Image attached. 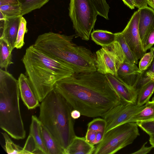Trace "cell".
Here are the masks:
<instances>
[{
	"mask_svg": "<svg viewBox=\"0 0 154 154\" xmlns=\"http://www.w3.org/2000/svg\"><path fill=\"white\" fill-rule=\"evenodd\" d=\"M71 115L72 118L75 120L79 118L81 115L79 111L73 109L71 112Z\"/></svg>",
	"mask_w": 154,
	"mask_h": 154,
	"instance_id": "cell-40",
	"label": "cell"
},
{
	"mask_svg": "<svg viewBox=\"0 0 154 154\" xmlns=\"http://www.w3.org/2000/svg\"><path fill=\"white\" fill-rule=\"evenodd\" d=\"M147 143V142L145 143L142 146L141 148L137 151L131 153L132 154H146L149 153L153 148V147L151 146L150 147H146L145 145Z\"/></svg>",
	"mask_w": 154,
	"mask_h": 154,
	"instance_id": "cell-35",
	"label": "cell"
},
{
	"mask_svg": "<svg viewBox=\"0 0 154 154\" xmlns=\"http://www.w3.org/2000/svg\"><path fill=\"white\" fill-rule=\"evenodd\" d=\"M99 15L108 20V13L110 7L106 0H90Z\"/></svg>",
	"mask_w": 154,
	"mask_h": 154,
	"instance_id": "cell-28",
	"label": "cell"
},
{
	"mask_svg": "<svg viewBox=\"0 0 154 154\" xmlns=\"http://www.w3.org/2000/svg\"><path fill=\"white\" fill-rule=\"evenodd\" d=\"M75 35L46 32L38 35L32 45L49 57L66 64L75 73L97 71L95 57L89 49L73 42Z\"/></svg>",
	"mask_w": 154,
	"mask_h": 154,
	"instance_id": "cell-3",
	"label": "cell"
},
{
	"mask_svg": "<svg viewBox=\"0 0 154 154\" xmlns=\"http://www.w3.org/2000/svg\"><path fill=\"white\" fill-rule=\"evenodd\" d=\"M152 101L154 102V97L152 98Z\"/></svg>",
	"mask_w": 154,
	"mask_h": 154,
	"instance_id": "cell-44",
	"label": "cell"
},
{
	"mask_svg": "<svg viewBox=\"0 0 154 154\" xmlns=\"http://www.w3.org/2000/svg\"><path fill=\"white\" fill-rule=\"evenodd\" d=\"M97 134V132L94 131L87 129L85 137L86 140L90 144L94 145Z\"/></svg>",
	"mask_w": 154,
	"mask_h": 154,
	"instance_id": "cell-34",
	"label": "cell"
},
{
	"mask_svg": "<svg viewBox=\"0 0 154 154\" xmlns=\"http://www.w3.org/2000/svg\"><path fill=\"white\" fill-rule=\"evenodd\" d=\"M109 84L121 100L123 101L136 103L138 93L114 75H105Z\"/></svg>",
	"mask_w": 154,
	"mask_h": 154,
	"instance_id": "cell-11",
	"label": "cell"
},
{
	"mask_svg": "<svg viewBox=\"0 0 154 154\" xmlns=\"http://www.w3.org/2000/svg\"><path fill=\"white\" fill-rule=\"evenodd\" d=\"M154 55L152 51L145 53L140 59L138 68L140 71L143 72L146 71L151 65L154 59Z\"/></svg>",
	"mask_w": 154,
	"mask_h": 154,
	"instance_id": "cell-31",
	"label": "cell"
},
{
	"mask_svg": "<svg viewBox=\"0 0 154 154\" xmlns=\"http://www.w3.org/2000/svg\"><path fill=\"white\" fill-rule=\"evenodd\" d=\"M116 39L119 43L127 59L131 63L137 64L138 60L132 52L121 32L116 33Z\"/></svg>",
	"mask_w": 154,
	"mask_h": 154,
	"instance_id": "cell-24",
	"label": "cell"
},
{
	"mask_svg": "<svg viewBox=\"0 0 154 154\" xmlns=\"http://www.w3.org/2000/svg\"><path fill=\"white\" fill-rule=\"evenodd\" d=\"M95 147L88 143L85 137L76 136L66 150V154H93Z\"/></svg>",
	"mask_w": 154,
	"mask_h": 154,
	"instance_id": "cell-16",
	"label": "cell"
},
{
	"mask_svg": "<svg viewBox=\"0 0 154 154\" xmlns=\"http://www.w3.org/2000/svg\"><path fill=\"white\" fill-rule=\"evenodd\" d=\"M154 44V29L149 33L148 35L146 42L143 45V48L145 52L152 48Z\"/></svg>",
	"mask_w": 154,
	"mask_h": 154,
	"instance_id": "cell-33",
	"label": "cell"
},
{
	"mask_svg": "<svg viewBox=\"0 0 154 154\" xmlns=\"http://www.w3.org/2000/svg\"><path fill=\"white\" fill-rule=\"evenodd\" d=\"M146 106L140 112L135 114L129 122H137L154 120V102L148 101Z\"/></svg>",
	"mask_w": 154,
	"mask_h": 154,
	"instance_id": "cell-21",
	"label": "cell"
},
{
	"mask_svg": "<svg viewBox=\"0 0 154 154\" xmlns=\"http://www.w3.org/2000/svg\"><path fill=\"white\" fill-rule=\"evenodd\" d=\"M149 141L151 145L154 148V133H152L149 134Z\"/></svg>",
	"mask_w": 154,
	"mask_h": 154,
	"instance_id": "cell-42",
	"label": "cell"
},
{
	"mask_svg": "<svg viewBox=\"0 0 154 154\" xmlns=\"http://www.w3.org/2000/svg\"><path fill=\"white\" fill-rule=\"evenodd\" d=\"M91 36L92 40L102 47L110 45L116 40V33L105 30H94L91 33Z\"/></svg>",
	"mask_w": 154,
	"mask_h": 154,
	"instance_id": "cell-19",
	"label": "cell"
},
{
	"mask_svg": "<svg viewBox=\"0 0 154 154\" xmlns=\"http://www.w3.org/2000/svg\"><path fill=\"white\" fill-rule=\"evenodd\" d=\"M143 72L136 64L127 60L120 66L116 77L128 86L134 88Z\"/></svg>",
	"mask_w": 154,
	"mask_h": 154,
	"instance_id": "cell-12",
	"label": "cell"
},
{
	"mask_svg": "<svg viewBox=\"0 0 154 154\" xmlns=\"http://www.w3.org/2000/svg\"><path fill=\"white\" fill-rule=\"evenodd\" d=\"M0 11L3 15L5 19L6 18L22 16V9L20 5H1L0 6Z\"/></svg>",
	"mask_w": 154,
	"mask_h": 154,
	"instance_id": "cell-26",
	"label": "cell"
},
{
	"mask_svg": "<svg viewBox=\"0 0 154 154\" xmlns=\"http://www.w3.org/2000/svg\"><path fill=\"white\" fill-rule=\"evenodd\" d=\"M22 61L33 91L41 102L58 81L75 73L65 63L51 57L32 45Z\"/></svg>",
	"mask_w": 154,
	"mask_h": 154,
	"instance_id": "cell-2",
	"label": "cell"
},
{
	"mask_svg": "<svg viewBox=\"0 0 154 154\" xmlns=\"http://www.w3.org/2000/svg\"><path fill=\"white\" fill-rule=\"evenodd\" d=\"M54 89L81 115L102 117L122 101L105 75L97 71L75 73L58 81Z\"/></svg>",
	"mask_w": 154,
	"mask_h": 154,
	"instance_id": "cell-1",
	"label": "cell"
},
{
	"mask_svg": "<svg viewBox=\"0 0 154 154\" xmlns=\"http://www.w3.org/2000/svg\"><path fill=\"white\" fill-rule=\"evenodd\" d=\"M22 16L6 18L3 21L0 38L5 40L13 49L14 48V44Z\"/></svg>",
	"mask_w": 154,
	"mask_h": 154,
	"instance_id": "cell-15",
	"label": "cell"
},
{
	"mask_svg": "<svg viewBox=\"0 0 154 154\" xmlns=\"http://www.w3.org/2000/svg\"><path fill=\"white\" fill-rule=\"evenodd\" d=\"M41 130L44 141L48 154H66L65 150L42 123Z\"/></svg>",
	"mask_w": 154,
	"mask_h": 154,
	"instance_id": "cell-17",
	"label": "cell"
},
{
	"mask_svg": "<svg viewBox=\"0 0 154 154\" xmlns=\"http://www.w3.org/2000/svg\"><path fill=\"white\" fill-rule=\"evenodd\" d=\"M12 49L4 39L0 38V67L7 71L12 61Z\"/></svg>",
	"mask_w": 154,
	"mask_h": 154,
	"instance_id": "cell-20",
	"label": "cell"
},
{
	"mask_svg": "<svg viewBox=\"0 0 154 154\" xmlns=\"http://www.w3.org/2000/svg\"><path fill=\"white\" fill-rule=\"evenodd\" d=\"M147 4L154 10V0H147Z\"/></svg>",
	"mask_w": 154,
	"mask_h": 154,
	"instance_id": "cell-43",
	"label": "cell"
},
{
	"mask_svg": "<svg viewBox=\"0 0 154 154\" xmlns=\"http://www.w3.org/2000/svg\"><path fill=\"white\" fill-rule=\"evenodd\" d=\"M138 127L136 122H129L108 131L93 154H113L131 144L140 135Z\"/></svg>",
	"mask_w": 154,
	"mask_h": 154,
	"instance_id": "cell-6",
	"label": "cell"
},
{
	"mask_svg": "<svg viewBox=\"0 0 154 154\" xmlns=\"http://www.w3.org/2000/svg\"><path fill=\"white\" fill-rule=\"evenodd\" d=\"M154 92V82L152 80L144 85L138 93L136 104L139 106L145 105L149 100Z\"/></svg>",
	"mask_w": 154,
	"mask_h": 154,
	"instance_id": "cell-22",
	"label": "cell"
},
{
	"mask_svg": "<svg viewBox=\"0 0 154 154\" xmlns=\"http://www.w3.org/2000/svg\"><path fill=\"white\" fill-rule=\"evenodd\" d=\"M27 22L23 16L22 17L19 26L17 36L14 44V48L17 49H21L24 44L25 34L27 33Z\"/></svg>",
	"mask_w": 154,
	"mask_h": 154,
	"instance_id": "cell-27",
	"label": "cell"
},
{
	"mask_svg": "<svg viewBox=\"0 0 154 154\" xmlns=\"http://www.w3.org/2000/svg\"><path fill=\"white\" fill-rule=\"evenodd\" d=\"M5 5H20L19 0H0V6Z\"/></svg>",
	"mask_w": 154,
	"mask_h": 154,
	"instance_id": "cell-37",
	"label": "cell"
},
{
	"mask_svg": "<svg viewBox=\"0 0 154 154\" xmlns=\"http://www.w3.org/2000/svg\"><path fill=\"white\" fill-rule=\"evenodd\" d=\"M135 7L138 9L147 6V0H133Z\"/></svg>",
	"mask_w": 154,
	"mask_h": 154,
	"instance_id": "cell-36",
	"label": "cell"
},
{
	"mask_svg": "<svg viewBox=\"0 0 154 154\" xmlns=\"http://www.w3.org/2000/svg\"><path fill=\"white\" fill-rule=\"evenodd\" d=\"M5 141L3 148L9 154H26L23 148L15 144L11 139L9 135L6 132L2 133Z\"/></svg>",
	"mask_w": 154,
	"mask_h": 154,
	"instance_id": "cell-25",
	"label": "cell"
},
{
	"mask_svg": "<svg viewBox=\"0 0 154 154\" xmlns=\"http://www.w3.org/2000/svg\"><path fill=\"white\" fill-rule=\"evenodd\" d=\"M127 60L119 43L116 39L111 45L102 47L96 52L97 71L104 75L109 74L116 77L120 66Z\"/></svg>",
	"mask_w": 154,
	"mask_h": 154,
	"instance_id": "cell-8",
	"label": "cell"
},
{
	"mask_svg": "<svg viewBox=\"0 0 154 154\" xmlns=\"http://www.w3.org/2000/svg\"><path fill=\"white\" fill-rule=\"evenodd\" d=\"M41 123L36 116L33 115L30 126L29 134L35 139L38 149L44 154H48L43 138L41 130Z\"/></svg>",
	"mask_w": 154,
	"mask_h": 154,
	"instance_id": "cell-18",
	"label": "cell"
},
{
	"mask_svg": "<svg viewBox=\"0 0 154 154\" xmlns=\"http://www.w3.org/2000/svg\"><path fill=\"white\" fill-rule=\"evenodd\" d=\"M23 148L26 154L39 153L38 152L43 154L38 149L35 139L30 134H29Z\"/></svg>",
	"mask_w": 154,
	"mask_h": 154,
	"instance_id": "cell-29",
	"label": "cell"
},
{
	"mask_svg": "<svg viewBox=\"0 0 154 154\" xmlns=\"http://www.w3.org/2000/svg\"><path fill=\"white\" fill-rule=\"evenodd\" d=\"M138 10L139 32L143 47L148 35L154 29V10L147 6Z\"/></svg>",
	"mask_w": 154,
	"mask_h": 154,
	"instance_id": "cell-13",
	"label": "cell"
},
{
	"mask_svg": "<svg viewBox=\"0 0 154 154\" xmlns=\"http://www.w3.org/2000/svg\"><path fill=\"white\" fill-rule=\"evenodd\" d=\"M136 123L138 127L148 135L154 133V120Z\"/></svg>",
	"mask_w": 154,
	"mask_h": 154,
	"instance_id": "cell-32",
	"label": "cell"
},
{
	"mask_svg": "<svg viewBox=\"0 0 154 154\" xmlns=\"http://www.w3.org/2000/svg\"><path fill=\"white\" fill-rule=\"evenodd\" d=\"M139 17L138 10L134 13L125 29L121 32L132 52L138 60L146 53L140 35Z\"/></svg>",
	"mask_w": 154,
	"mask_h": 154,
	"instance_id": "cell-10",
	"label": "cell"
},
{
	"mask_svg": "<svg viewBox=\"0 0 154 154\" xmlns=\"http://www.w3.org/2000/svg\"><path fill=\"white\" fill-rule=\"evenodd\" d=\"M49 0H19L23 16L35 10L39 9Z\"/></svg>",
	"mask_w": 154,
	"mask_h": 154,
	"instance_id": "cell-23",
	"label": "cell"
},
{
	"mask_svg": "<svg viewBox=\"0 0 154 154\" xmlns=\"http://www.w3.org/2000/svg\"><path fill=\"white\" fill-rule=\"evenodd\" d=\"M153 54L154 57V48H151L150 49ZM145 73L146 74H152L154 75V57L152 63L148 68L145 71Z\"/></svg>",
	"mask_w": 154,
	"mask_h": 154,
	"instance_id": "cell-38",
	"label": "cell"
},
{
	"mask_svg": "<svg viewBox=\"0 0 154 154\" xmlns=\"http://www.w3.org/2000/svg\"><path fill=\"white\" fill-rule=\"evenodd\" d=\"M105 133L103 132H97L96 138L95 142V145L99 143L103 139Z\"/></svg>",
	"mask_w": 154,
	"mask_h": 154,
	"instance_id": "cell-39",
	"label": "cell"
},
{
	"mask_svg": "<svg viewBox=\"0 0 154 154\" xmlns=\"http://www.w3.org/2000/svg\"><path fill=\"white\" fill-rule=\"evenodd\" d=\"M106 125V122L103 118H96L88 124L87 129L105 133Z\"/></svg>",
	"mask_w": 154,
	"mask_h": 154,
	"instance_id": "cell-30",
	"label": "cell"
},
{
	"mask_svg": "<svg viewBox=\"0 0 154 154\" xmlns=\"http://www.w3.org/2000/svg\"><path fill=\"white\" fill-rule=\"evenodd\" d=\"M18 81L20 97L28 109H32L39 106L40 102L33 91L27 76L21 73Z\"/></svg>",
	"mask_w": 154,
	"mask_h": 154,
	"instance_id": "cell-14",
	"label": "cell"
},
{
	"mask_svg": "<svg viewBox=\"0 0 154 154\" xmlns=\"http://www.w3.org/2000/svg\"><path fill=\"white\" fill-rule=\"evenodd\" d=\"M124 3L131 9H134L135 6L133 0H122Z\"/></svg>",
	"mask_w": 154,
	"mask_h": 154,
	"instance_id": "cell-41",
	"label": "cell"
},
{
	"mask_svg": "<svg viewBox=\"0 0 154 154\" xmlns=\"http://www.w3.org/2000/svg\"><path fill=\"white\" fill-rule=\"evenodd\" d=\"M18 80L0 69V127L12 138L22 140L26 131L20 112Z\"/></svg>",
	"mask_w": 154,
	"mask_h": 154,
	"instance_id": "cell-5",
	"label": "cell"
},
{
	"mask_svg": "<svg viewBox=\"0 0 154 154\" xmlns=\"http://www.w3.org/2000/svg\"><path fill=\"white\" fill-rule=\"evenodd\" d=\"M69 16L76 35L88 41L98 15L90 0H70Z\"/></svg>",
	"mask_w": 154,
	"mask_h": 154,
	"instance_id": "cell-7",
	"label": "cell"
},
{
	"mask_svg": "<svg viewBox=\"0 0 154 154\" xmlns=\"http://www.w3.org/2000/svg\"><path fill=\"white\" fill-rule=\"evenodd\" d=\"M38 119L60 146L66 150L76 136L73 109L54 88L41 102Z\"/></svg>",
	"mask_w": 154,
	"mask_h": 154,
	"instance_id": "cell-4",
	"label": "cell"
},
{
	"mask_svg": "<svg viewBox=\"0 0 154 154\" xmlns=\"http://www.w3.org/2000/svg\"><path fill=\"white\" fill-rule=\"evenodd\" d=\"M146 106V104L139 106L136 103L123 101L113 107L102 117L106 122L105 133L114 128L128 122L135 114L141 111Z\"/></svg>",
	"mask_w": 154,
	"mask_h": 154,
	"instance_id": "cell-9",
	"label": "cell"
}]
</instances>
